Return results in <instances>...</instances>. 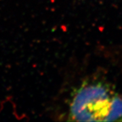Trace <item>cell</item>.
<instances>
[{
  "label": "cell",
  "instance_id": "obj_1",
  "mask_svg": "<svg viewBox=\"0 0 122 122\" xmlns=\"http://www.w3.org/2000/svg\"><path fill=\"white\" fill-rule=\"evenodd\" d=\"M69 113L71 119L78 122L122 121V98L107 84L86 82L73 94Z\"/></svg>",
  "mask_w": 122,
  "mask_h": 122
}]
</instances>
